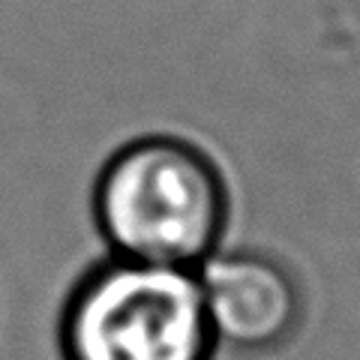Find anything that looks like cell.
<instances>
[{"label":"cell","instance_id":"6da1fadb","mask_svg":"<svg viewBox=\"0 0 360 360\" xmlns=\"http://www.w3.org/2000/svg\"><path fill=\"white\" fill-rule=\"evenodd\" d=\"M90 213L108 255L195 270L225 243L231 189L201 144L150 132L103 162Z\"/></svg>","mask_w":360,"mask_h":360},{"label":"cell","instance_id":"3957f363","mask_svg":"<svg viewBox=\"0 0 360 360\" xmlns=\"http://www.w3.org/2000/svg\"><path fill=\"white\" fill-rule=\"evenodd\" d=\"M207 324L219 348L267 354L297 336L307 312L295 270L252 246H219L195 267Z\"/></svg>","mask_w":360,"mask_h":360},{"label":"cell","instance_id":"7a4b0ae2","mask_svg":"<svg viewBox=\"0 0 360 360\" xmlns=\"http://www.w3.org/2000/svg\"><path fill=\"white\" fill-rule=\"evenodd\" d=\"M60 360H213L195 270L105 255L70 288L58 319Z\"/></svg>","mask_w":360,"mask_h":360}]
</instances>
